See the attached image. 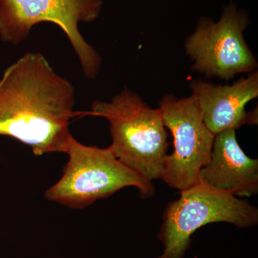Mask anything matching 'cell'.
<instances>
[{
    "label": "cell",
    "instance_id": "1",
    "mask_svg": "<svg viewBox=\"0 0 258 258\" xmlns=\"http://www.w3.org/2000/svg\"><path fill=\"white\" fill-rule=\"evenodd\" d=\"M74 86L56 74L40 52H28L0 79V136L11 137L42 156L67 152L74 111Z\"/></svg>",
    "mask_w": 258,
    "mask_h": 258
},
{
    "label": "cell",
    "instance_id": "2",
    "mask_svg": "<svg viewBox=\"0 0 258 258\" xmlns=\"http://www.w3.org/2000/svg\"><path fill=\"white\" fill-rule=\"evenodd\" d=\"M85 115L108 120L109 149L120 162L151 182L161 179L168 134L159 108H151L137 93L125 88L111 101L93 102L91 111Z\"/></svg>",
    "mask_w": 258,
    "mask_h": 258
},
{
    "label": "cell",
    "instance_id": "3",
    "mask_svg": "<svg viewBox=\"0 0 258 258\" xmlns=\"http://www.w3.org/2000/svg\"><path fill=\"white\" fill-rule=\"evenodd\" d=\"M66 154L69 159L62 176L45 194L50 201L83 209L128 186L145 198L154 195L152 182L120 162L109 147L84 145L74 137Z\"/></svg>",
    "mask_w": 258,
    "mask_h": 258
},
{
    "label": "cell",
    "instance_id": "4",
    "mask_svg": "<svg viewBox=\"0 0 258 258\" xmlns=\"http://www.w3.org/2000/svg\"><path fill=\"white\" fill-rule=\"evenodd\" d=\"M102 6V0H0V39L17 45L28 38L36 24H55L67 35L83 74L93 79L101 69V57L83 38L79 23L96 20Z\"/></svg>",
    "mask_w": 258,
    "mask_h": 258
},
{
    "label": "cell",
    "instance_id": "5",
    "mask_svg": "<svg viewBox=\"0 0 258 258\" xmlns=\"http://www.w3.org/2000/svg\"><path fill=\"white\" fill-rule=\"evenodd\" d=\"M215 222L237 227H254L258 210L235 195L198 183L181 191L178 200L169 204L163 215L159 240L164 251L157 258H183L189 247L191 236L198 229Z\"/></svg>",
    "mask_w": 258,
    "mask_h": 258
},
{
    "label": "cell",
    "instance_id": "6",
    "mask_svg": "<svg viewBox=\"0 0 258 258\" xmlns=\"http://www.w3.org/2000/svg\"><path fill=\"white\" fill-rule=\"evenodd\" d=\"M249 23L244 10L235 3L224 7L215 23L202 18L196 30L185 42L186 54L194 61L191 69L207 78L230 81L237 74L255 71L257 62L244 40V31Z\"/></svg>",
    "mask_w": 258,
    "mask_h": 258
},
{
    "label": "cell",
    "instance_id": "7",
    "mask_svg": "<svg viewBox=\"0 0 258 258\" xmlns=\"http://www.w3.org/2000/svg\"><path fill=\"white\" fill-rule=\"evenodd\" d=\"M159 108L174 145L166 158L161 179L183 191L198 184L200 170L210 162L215 135L205 125L193 94L181 98L167 95L159 102Z\"/></svg>",
    "mask_w": 258,
    "mask_h": 258
},
{
    "label": "cell",
    "instance_id": "8",
    "mask_svg": "<svg viewBox=\"0 0 258 258\" xmlns=\"http://www.w3.org/2000/svg\"><path fill=\"white\" fill-rule=\"evenodd\" d=\"M189 86L201 108L205 125L215 135L225 129L257 124V110L247 112L245 108L258 96L257 71L230 86L195 79Z\"/></svg>",
    "mask_w": 258,
    "mask_h": 258
},
{
    "label": "cell",
    "instance_id": "9",
    "mask_svg": "<svg viewBox=\"0 0 258 258\" xmlns=\"http://www.w3.org/2000/svg\"><path fill=\"white\" fill-rule=\"evenodd\" d=\"M199 183L235 197L258 193V160L247 157L236 138V129L217 134L210 162L199 174Z\"/></svg>",
    "mask_w": 258,
    "mask_h": 258
}]
</instances>
